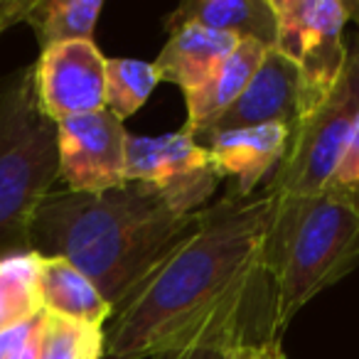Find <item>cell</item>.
<instances>
[{
  "mask_svg": "<svg viewBox=\"0 0 359 359\" xmlns=\"http://www.w3.org/2000/svg\"><path fill=\"white\" fill-rule=\"evenodd\" d=\"M276 200L222 197L114 310L104 359H155L192 347L280 344L264 239Z\"/></svg>",
  "mask_w": 359,
  "mask_h": 359,
  "instance_id": "1",
  "label": "cell"
},
{
  "mask_svg": "<svg viewBox=\"0 0 359 359\" xmlns=\"http://www.w3.org/2000/svg\"><path fill=\"white\" fill-rule=\"evenodd\" d=\"M278 18L276 52L288 57L308 79L318 99H325L337 81L347 47L342 42L349 20L344 0H273Z\"/></svg>",
  "mask_w": 359,
  "mask_h": 359,
  "instance_id": "7",
  "label": "cell"
},
{
  "mask_svg": "<svg viewBox=\"0 0 359 359\" xmlns=\"http://www.w3.org/2000/svg\"><path fill=\"white\" fill-rule=\"evenodd\" d=\"M104 0H32L25 22L35 30L40 52L94 37Z\"/></svg>",
  "mask_w": 359,
  "mask_h": 359,
  "instance_id": "16",
  "label": "cell"
},
{
  "mask_svg": "<svg viewBox=\"0 0 359 359\" xmlns=\"http://www.w3.org/2000/svg\"><path fill=\"white\" fill-rule=\"evenodd\" d=\"M32 0H0V35L18 22H25Z\"/></svg>",
  "mask_w": 359,
  "mask_h": 359,
  "instance_id": "22",
  "label": "cell"
},
{
  "mask_svg": "<svg viewBox=\"0 0 359 359\" xmlns=\"http://www.w3.org/2000/svg\"><path fill=\"white\" fill-rule=\"evenodd\" d=\"M236 352L229 349H217V347H192V349H182V352H170L163 357L155 359H234Z\"/></svg>",
  "mask_w": 359,
  "mask_h": 359,
  "instance_id": "23",
  "label": "cell"
},
{
  "mask_svg": "<svg viewBox=\"0 0 359 359\" xmlns=\"http://www.w3.org/2000/svg\"><path fill=\"white\" fill-rule=\"evenodd\" d=\"M261 259L273 283L276 334L283 337L315 295L359 266V215L325 195L276 200Z\"/></svg>",
  "mask_w": 359,
  "mask_h": 359,
  "instance_id": "3",
  "label": "cell"
},
{
  "mask_svg": "<svg viewBox=\"0 0 359 359\" xmlns=\"http://www.w3.org/2000/svg\"><path fill=\"white\" fill-rule=\"evenodd\" d=\"M323 195L359 215V118L342 153V160L334 168L332 177L327 180Z\"/></svg>",
  "mask_w": 359,
  "mask_h": 359,
  "instance_id": "20",
  "label": "cell"
},
{
  "mask_svg": "<svg viewBox=\"0 0 359 359\" xmlns=\"http://www.w3.org/2000/svg\"><path fill=\"white\" fill-rule=\"evenodd\" d=\"M359 118V50L349 52L330 94L300 118L283 163L264 192L273 200L323 195Z\"/></svg>",
  "mask_w": 359,
  "mask_h": 359,
  "instance_id": "5",
  "label": "cell"
},
{
  "mask_svg": "<svg viewBox=\"0 0 359 359\" xmlns=\"http://www.w3.org/2000/svg\"><path fill=\"white\" fill-rule=\"evenodd\" d=\"M45 330V310L15 327L0 330V359H37Z\"/></svg>",
  "mask_w": 359,
  "mask_h": 359,
  "instance_id": "21",
  "label": "cell"
},
{
  "mask_svg": "<svg viewBox=\"0 0 359 359\" xmlns=\"http://www.w3.org/2000/svg\"><path fill=\"white\" fill-rule=\"evenodd\" d=\"M266 47L259 45L254 40H241L234 47L229 57L219 65V69L210 76L202 86L192 91H185L187 99V123L185 130H197L200 126H205L207 121H212L215 116H219L222 111H226L249 86V81L254 79L256 69L261 67L266 57Z\"/></svg>",
  "mask_w": 359,
  "mask_h": 359,
  "instance_id": "15",
  "label": "cell"
},
{
  "mask_svg": "<svg viewBox=\"0 0 359 359\" xmlns=\"http://www.w3.org/2000/svg\"><path fill=\"white\" fill-rule=\"evenodd\" d=\"M280 344H264V347H244L234 354V359H280Z\"/></svg>",
  "mask_w": 359,
  "mask_h": 359,
  "instance_id": "24",
  "label": "cell"
},
{
  "mask_svg": "<svg viewBox=\"0 0 359 359\" xmlns=\"http://www.w3.org/2000/svg\"><path fill=\"white\" fill-rule=\"evenodd\" d=\"M197 222L200 212L177 215L145 182L99 195L50 192L32 217L30 251L74 264L116 310Z\"/></svg>",
  "mask_w": 359,
  "mask_h": 359,
  "instance_id": "2",
  "label": "cell"
},
{
  "mask_svg": "<svg viewBox=\"0 0 359 359\" xmlns=\"http://www.w3.org/2000/svg\"><path fill=\"white\" fill-rule=\"evenodd\" d=\"M200 25L236 40H254L266 50L276 47L278 18L273 0H190L165 18V30Z\"/></svg>",
  "mask_w": 359,
  "mask_h": 359,
  "instance_id": "12",
  "label": "cell"
},
{
  "mask_svg": "<svg viewBox=\"0 0 359 359\" xmlns=\"http://www.w3.org/2000/svg\"><path fill=\"white\" fill-rule=\"evenodd\" d=\"M222 180H226V197H251L261 180L276 172L290 148V130L285 126H254L217 133L205 140Z\"/></svg>",
  "mask_w": 359,
  "mask_h": 359,
  "instance_id": "11",
  "label": "cell"
},
{
  "mask_svg": "<svg viewBox=\"0 0 359 359\" xmlns=\"http://www.w3.org/2000/svg\"><path fill=\"white\" fill-rule=\"evenodd\" d=\"M158 84L155 67L148 62L106 57V109L121 121L133 116Z\"/></svg>",
  "mask_w": 359,
  "mask_h": 359,
  "instance_id": "18",
  "label": "cell"
},
{
  "mask_svg": "<svg viewBox=\"0 0 359 359\" xmlns=\"http://www.w3.org/2000/svg\"><path fill=\"white\" fill-rule=\"evenodd\" d=\"M280 359H283V357H280Z\"/></svg>",
  "mask_w": 359,
  "mask_h": 359,
  "instance_id": "25",
  "label": "cell"
},
{
  "mask_svg": "<svg viewBox=\"0 0 359 359\" xmlns=\"http://www.w3.org/2000/svg\"><path fill=\"white\" fill-rule=\"evenodd\" d=\"M37 288L42 310L91 327H106L114 315L109 300L101 295L89 276L60 256H37Z\"/></svg>",
  "mask_w": 359,
  "mask_h": 359,
  "instance_id": "14",
  "label": "cell"
},
{
  "mask_svg": "<svg viewBox=\"0 0 359 359\" xmlns=\"http://www.w3.org/2000/svg\"><path fill=\"white\" fill-rule=\"evenodd\" d=\"M35 89L55 123L106 109V57L94 40L50 47L35 62Z\"/></svg>",
  "mask_w": 359,
  "mask_h": 359,
  "instance_id": "10",
  "label": "cell"
},
{
  "mask_svg": "<svg viewBox=\"0 0 359 359\" xmlns=\"http://www.w3.org/2000/svg\"><path fill=\"white\" fill-rule=\"evenodd\" d=\"M42 313L37 288V254L0 261V330L15 327Z\"/></svg>",
  "mask_w": 359,
  "mask_h": 359,
  "instance_id": "17",
  "label": "cell"
},
{
  "mask_svg": "<svg viewBox=\"0 0 359 359\" xmlns=\"http://www.w3.org/2000/svg\"><path fill=\"white\" fill-rule=\"evenodd\" d=\"M320 101L323 99H318L303 72L280 52L269 50L244 94L219 116L187 133L200 145L217 133L254 128V126H285L293 133L300 118L313 111Z\"/></svg>",
  "mask_w": 359,
  "mask_h": 359,
  "instance_id": "8",
  "label": "cell"
},
{
  "mask_svg": "<svg viewBox=\"0 0 359 359\" xmlns=\"http://www.w3.org/2000/svg\"><path fill=\"white\" fill-rule=\"evenodd\" d=\"M126 180L155 187L177 215L202 212L222 175L210 150L185 128L165 135H128Z\"/></svg>",
  "mask_w": 359,
  "mask_h": 359,
  "instance_id": "6",
  "label": "cell"
},
{
  "mask_svg": "<svg viewBox=\"0 0 359 359\" xmlns=\"http://www.w3.org/2000/svg\"><path fill=\"white\" fill-rule=\"evenodd\" d=\"M104 327H91L45 313V330L37 359H104Z\"/></svg>",
  "mask_w": 359,
  "mask_h": 359,
  "instance_id": "19",
  "label": "cell"
},
{
  "mask_svg": "<svg viewBox=\"0 0 359 359\" xmlns=\"http://www.w3.org/2000/svg\"><path fill=\"white\" fill-rule=\"evenodd\" d=\"M57 180V123L37 99L35 65L18 67L0 76V261L32 254V217Z\"/></svg>",
  "mask_w": 359,
  "mask_h": 359,
  "instance_id": "4",
  "label": "cell"
},
{
  "mask_svg": "<svg viewBox=\"0 0 359 359\" xmlns=\"http://www.w3.org/2000/svg\"><path fill=\"white\" fill-rule=\"evenodd\" d=\"M128 130L109 109L57 123L60 177L69 192L99 195L126 185Z\"/></svg>",
  "mask_w": 359,
  "mask_h": 359,
  "instance_id": "9",
  "label": "cell"
},
{
  "mask_svg": "<svg viewBox=\"0 0 359 359\" xmlns=\"http://www.w3.org/2000/svg\"><path fill=\"white\" fill-rule=\"evenodd\" d=\"M241 40L224 32L207 30L200 25H187L170 32V40L155 57L153 67L160 81L192 91L202 86Z\"/></svg>",
  "mask_w": 359,
  "mask_h": 359,
  "instance_id": "13",
  "label": "cell"
}]
</instances>
